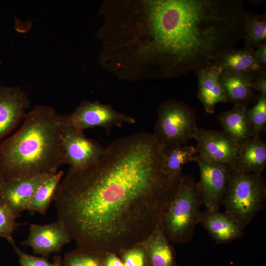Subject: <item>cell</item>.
<instances>
[{"instance_id": "cell-1", "label": "cell", "mask_w": 266, "mask_h": 266, "mask_svg": "<svg viewBox=\"0 0 266 266\" xmlns=\"http://www.w3.org/2000/svg\"><path fill=\"white\" fill-rule=\"evenodd\" d=\"M164 148L153 133H136L112 142L91 166L68 169L54 201L77 248L121 253L159 226L180 180L163 168Z\"/></svg>"}, {"instance_id": "cell-2", "label": "cell", "mask_w": 266, "mask_h": 266, "mask_svg": "<svg viewBox=\"0 0 266 266\" xmlns=\"http://www.w3.org/2000/svg\"><path fill=\"white\" fill-rule=\"evenodd\" d=\"M55 109L37 105L13 134L0 144V172L5 181L53 174L66 164Z\"/></svg>"}, {"instance_id": "cell-3", "label": "cell", "mask_w": 266, "mask_h": 266, "mask_svg": "<svg viewBox=\"0 0 266 266\" xmlns=\"http://www.w3.org/2000/svg\"><path fill=\"white\" fill-rule=\"evenodd\" d=\"M201 204L197 183L190 176L182 175L160 223L169 241L187 243L192 239Z\"/></svg>"}, {"instance_id": "cell-4", "label": "cell", "mask_w": 266, "mask_h": 266, "mask_svg": "<svg viewBox=\"0 0 266 266\" xmlns=\"http://www.w3.org/2000/svg\"><path fill=\"white\" fill-rule=\"evenodd\" d=\"M266 189L262 175L232 170L223 203L225 212L244 229L264 205Z\"/></svg>"}, {"instance_id": "cell-5", "label": "cell", "mask_w": 266, "mask_h": 266, "mask_svg": "<svg viewBox=\"0 0 266 266\" xmlns=\"http://www.w3.org/2000/svg\"><path fill=\"white\" fill-rule=\"evenodd\" d=\"M198 127L194 110L185 103L169 100L160 104L153 133L165 147L185 145Z\"/></svg>"}, {"instance_id": "cell-6", "label": "cell", "mask_w": 266, "mask_h": 266, "mask_svg": "<svg viewBox=\"0 0 266 266\" xmlns=\"http://www.w3.org/2000/svg\"><path fill=\"white\" fill-rule=\"evenodd\" d=\"M58 118L60 123L80 132L101 127L108 134L114 126L121 127L124 123L133 124L136 122L134 118L117 111L109 104L87 100L81 102L72 113L58 114Z\"/></svg>"}, {"instance_id": "cell-7", "label": "cell", "mask_w": 266, "mask_h": 266, "mask_svg": "<svg viewBox=\"0 0 266 266\" xmlns=\"http://www.w3.org/2000/svg\"><path fill=\"white\" fill-rule=\"evenodd\" d=\"M194 161L200 170V180L197 185L202 204L206 209L219 210L230 182L232 167L201 157L198 154Z\"/></svg>"}, {"instance_id": "cell-8", "label": "cell", "mask_w": 266, "mask_h": 266, "mask_svg": "<svg viewBox=\"0 0 266 266\" xmlns=\"http://www.w3.org/2000/svg\"><path fill=\"white\" fill-rule=\"evenodd\" d=\"M60 124L63 150L69 170H82L94 164L103 153L104 147L87 138L82 132Z\"/></svg>"}, {"instance_id": "cell-9", "label": "cell", "mask_w": 266, "mask_h": 266, "mask_svg": "<svg viewBox=\"0 0 266 266\" xmlns=\"http://www.w3.org/2000/svg\"><path fill=\"white\" fill-rule=\"evenodd\" d=\"M194 139L199 156L232 168L235 166L239 146L223 131L198 128Z\"/></svg>"}, {"instance_id": "cell-10", "label": "cell", "mask_w": 266, "mask_h": 266, "mask_svg": "<svg viewBox=\"0 0 266 266\" xmlns=\"http://www.w3.org/2000/svg\"><path fill=\"white\" fill-rule=\"evenodd\" d=\"M71 238L59 221L44 225L32 224L22 244L30 247L35 254L43 257L59 253Z\"/></svg>"}, {"instance_id": "cell-11", "label": "cell", "mask_w": 266, "mask_h": 266, "mask_svg": "<svg viewBox=\"0 0 266 266\" xmlns=\"http://www.w3.org/2000/svg\"><path fill=\"white\" fill-rule=\"evenodd\" d=\"M30 106L27 95L20 88L0 86V139L12 131Z\"/></svg>"}, {"instance_id": "cell-12", "label": "cell", "mask_w": 266, "mask_h": 266, "mask_svg": "<svg viewBox=\"0 0 266 266\" xmlns=\"http://www.w3.org/2000/svg\"><path fill=\"white\" fill-rule=\"evenodd\" d=\"M51 175H39L5 181L0 198L11 210L19 215L27 210L36 189Z\"/></svg>"}, {"instance_id": "cell-13", "label": "cell", "mask_w": 266, "mask_h": 266, "mask_svg": "<svg viewBox=\"0 0 266 266\" xmlns=\"http://www.w3.org/2000/svg\"><path fill=\"white\" fill-rule=\"evenodd\" d=\"M222 71L220 67L213 65L195 72L198 76V97L208 113H214L218 103L228 101L220 81Z\"/></svg>"}, {"instance_id": "cell-14", "label": "cell", "mask_w": 266, "mask_h": 266, "mask_svg": "<svg viewBox=\"0 0 266 266\" xmlns=\"http://www.w3.org/2000/svg\"><path fill=\"white\" fill-rule=\"evenodd\" d=\"M199 223L217 243H227L240 237L243 229L226 213L219 210L200 211Z\"/></svg>"}, {"instance_id": "cell-15", "label": "cell", "mask_w": 266, "mask_h": 266, "mask_svg": "<svg viewBox=\"0 0 266 266\" xmlns=\"http://www.w3.org/2000/svg\"><path fill=\"white\" fill-rule=\"evenodd\" d=\"M266 165V144L260 137H252L239 148L237 159L232 168L244 174L262 175Z\"/></svg>"}, {"instance_id": "cell-16", "label": "cell", "mask_w": 266, "mask_h": 266, "mask_svg": "<svg viewBox=\"0 0 266 266\" xmlns=\"http://www.w3.org/2000/svg\"><path fill=\"white\" fill-rule=\"evenodd\" d=\"M258 73L223 71L220 81L227 101L234 105L249 104L253 97L251 83Z\"/></svg>"}, {"instance_id": "cell-17", "label": "cell", "mask_w": 266, "mask_h": 266, "mask_svg": "<svg viewBox=\"0 0 266 266\" xmlns=\"http://www.w3.org/2000/svg\"><path fill=\"white\" fill-rule=\"evenodd\" d=\"M248 108V104L234 105L232 109L221 112L218 116L223 132L239 146L254 136L247 115Z\"/></svg>"}, {"instance_id": "cell-18", "label": "cell", "mask_w": 266, "mask_h": 266, "mask_svg": "<svg viewBox=\"0 0 266 266\" xmlns=\"http://www.w3.org/2000/svg\"><path fill=\"white\" fill-rule=\"evenodd\" d=\"M253 48L244 46L234 48L220 56L214 65L220 67L223 71L235 72H255L263 71L257 62Z\"/></svg>"}, {"instance_id": "cell-19", "label": "cell", "mask_w": 266, "mask_h": 266, "mask_svg": "<svg viewBox=\"0 0 266 266\" xmlns=\"http://www.w3.org/2000/svg\"><path fill=\"white\" fill-rule=\"evenodd\" d=\"M149 266H174V255L160 224L142 243Z\"/></svg>"}, {"instance_id": "cell-20", "label": "cell", "mask_w": 266, "mask_h": 266, "mask_svg": "<svg viewBox=\"0 0 266 266\" xmlns=\"http://www.w3.org/2000/svg\"><path fill=\"white\" fill-rule=\"evenodd\" d=\"M198 154L196 147L182 145L165 147L162 155V165L165 171L172 177L180 179L183 166L194 161Z\"/></svg>"}, {"instance_id": "cell-21", "label": "cell", "mask_w": 266, "mask_h": 266, "mask_svg": "<svg viewBox=\"0 0 266 266\" xmlns=\"http://www.w3.org/2000/svg\"><path fill=\"white\" fill-rule=\"evenodd\" d=\"M64 175L63 170L58 171L42 182L35 191L27 210L45 215L54 200Z\"/></svg>"}, {"instance_id": "cell-22", "label": "cell", "mask_w": 266, "mask_h": 266, "mask_svg": "<svg viewBox=\"0 0 266 266\" xmlns=\"http://www.w3.org/2000/svg\"><path fill=\"white\" fill-rule=\"evenodd\" d=\"M242 39L245 45L254 48L266 41V13L256 15L246 12Z\"/></svg>"}, {"instance_id": "cell-23", "label": "cell", "mask_w": 266, "mask_h": 266, "mask_svg": "<svg viewBox=\"0 0 266 266\" xmlns=\"http://www.w3.org/2000/svg\"><path fill=\"white\" fill-rule=\"evenodd\" d=\"M103 256L77 248L66 253L62 263L65 266H103Z\"/></svg>"}, {"instance_id": "cell-24", "label": "cell", "mask_w": 266, "mask_h": 266, "mask_svg": "<svg viewBox=\"0 0 266 266\" xmlns=\"http://www.w3.org/2000/svg\"><path fill=\"white\" fill-rule=\"evenodd\" d=\"M247 115L254 137H260L266 123V95L261 94L255 104L248 108Z\"/></svg>"}, {"instance_id": "cell-25", "label": "cell", "mask_w": 266, "mask_h": 266, "mask_svg": "<svg viewBox=\"0 0 266 266\" xmlns=\"http://www.w3.org/2000/svg\"><path fill=\"white\" fill-rule=\"evenodd\" d=\"M18 216L0 198V238H5L8 242L13 239L12 234L18 225L16 219Z\"/></svg>"}, {"instance_id": "cell-26", "label": "cell", "mask_w": 266, "mask_h": 266, "mask_svg": "<svg viewBox=\"0 0 266 266\" xmlns=\"http://www.w3.org/2000/svg\"><path fill=\"white\" fill-rule=\"evenodd\" d=\"M8 242L19 258L20 266H62V260L59 256L56 257L53 262H50L45 257H38L25 253L17 246L13 239Z\"/></svg>"}, {"instance_id": "cell-27", "label": "cell", "mask_w": 266, "mask_h": 266, "mask_svg": "<svg viewBox=\"0 0 266 266\" xmlns=\"http://www.w3.org/2000/svg\"><path fill=\"white\" fill-rule=\"evenodd\" d=\"M121 253L124 266H147L146 253L142 244L133 246Z\"/></svg>"}, {"instance_id": "cell-28", "label": "cell", "mask_w": 266, "mask_h": 266, "mask_svg": "<svg viewBox=\"0 0 266 266\" xmlns=\"http://www.w3.org/2000/svg\"><path fill=\"white\" fill-rule=\"evenodd\" d=\"M251 86L253 90L266 95V71L259 72L257 76L252 82Z\"/></svg>"}, {"instance_id": "cell-29", "label": "cell", "mask_w": 266, "mask_h": 266, "mask_svg": "<svg viewBox=\"0 0 266 266\" xmlns=\"http://www.w3.org/2000/svg\"><path fill=\"white\" fill-rule=\"evenodd\" d=\"M255 59L263 71H266V41L257 47L254 52Z\"/></svg>"}, {"instance_id": "cell-30", "label": "cell", "mask_w": 266, "mask_h": 266, "mask_svg": "<svg viewBox=\"0 0 266 266\" xmlns=\"http://www.w3.org/2000/svg\"><path fill=\"white\" fill-rule=\"evenodd\" d=\"M103 266H124L123 262L114 253H107L103 256Z\"/></svg>"}, {"instance_id": "cell-31", "label": "cell", "mask_w": 266, "mask_h": 266, "mask_svg": "<svg viewBox=\"0 0 266 266\" xmlns=\"http://www.w3.org/2000/svg\"><path fill=\"white\" fill-rule=\"evenodd\" d=\"M4 181L5 180L3 176H2L1 173L0 172V193L1 190V188L2 187V186L4 183Z\"/></svg>"}]
</instances>
